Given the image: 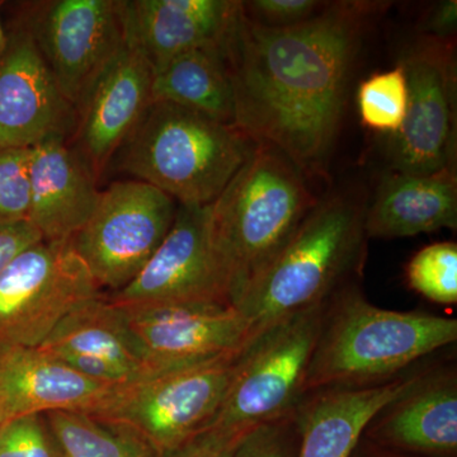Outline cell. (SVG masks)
Masks as SVG:
<instances>
[{
    "instance_id": "1",
    "label": "cell",
    "mask_w": 457,
    "mask_h": 457,
    "mask_svg": "<svg viewBox=\"0 0 457 457\" xmlns=\"http://www.w3.org/2000/svg\"><path fill=\"white\" fill-rule=\"evenodd\" d=\"M387 2H329L312 20L269 29L240 7L224 49L236 129L287 156L306 179L326 174L357 57Z\"/></svg>"
},
{
    "instance_id": "2",
    "label": "cell",
    "mask_w": 457,
    "mask_h": 457,
    "mask_svg": "<svg viewBox=\"0 0 457 457\" xmlns=\"http://www.w3.org/2000/svg\"><path fill=\"white\" fill-rule=\"evenodd\" d=\"M368 203L354 192L320 198L236 309L251 338L282 318L329 302L362 267Z\"/></svg>"
},
{
    "instance_id": "3",
    "label": "cell",
    "mask_w": 457,
    "mask_h": 457,
    "mask_svg": "<svg viewBox=\"0 0 457 457\" xmlns=\"http://www.w3.org/2000/svg\"><path fill=\"white\" fill-rule=\"evenodd\" d=\"M456 339V319L386 311L345 286L327 303L303 393L386 383Z\"/></svg>"
},
{
    "instance_id": "4",
    "label": "cell",
    "mask_w": 457,
    "mask_h": 457,
    "mask_svg": "<svg viewBox=\"0 0 457 457\" xmlns=\"http://www.w3.org/2000/svg\"><path fill=\"white\" fill-rule=\"evenodd\" d=\"M318 200L287 156L255 145L212 204L213 248L234 308Z\"/></svg>"
},
{
    "instance_id": "5",
    "label": "cell",
    "mask_w": 457,
    "mask_h": 457,
    "mask_svg": "<svg viewBox=\"0 0 457 457\" xmlns=\"http://www.w3.org/2000/svg\"><path fill=\"white\" fill-rule=\"evenodd\" d=\"M255 145L233 126L179 104L152 101L113 158L120 170L179 204H210Z\"/></svg>"
},
{
    "instance_id": "6",
    "label": "cell",
    "mask_w": 457,
    "mask_h": 457,
    "mask_svg": "<svg viewBox=\"0 0 457 457\" xmlns=\"http://www.w3.org/2000/svg\"><path fill=\"white\" fill-rule=\"evenodd\" d=\"M242 350L123 385L92 417L137 438L154 457H173L212 423Z\"/></svg>"
},
{
    "instance_id": "7",
    "label": "cell",
    "mask_w": 457,
    "mask_h": 457,
    "mask_svg": "<svg viewBox=\"0 0 457 457\" xmlns=\"http://www.w3.org/2000/svg\"><path fill=\"white\" fill-rule=\"evenodd\" d=\"M327 303L282 318L246 343L224 402L206 429L249 432L293 416L305 398L303 384Z\"/></svg>"
},
{
    "instance_id": "8",
    "label": "cell",
    "mask_w": 457,
    "mask_h": 457,
    "mask_svg": "<svg viewBox=\"0 0 457 457\" xmlns=\"http://www.w3.org/2000/svg\"><path fill=\"white\" fill-rule=\"evenodd\" d=\"M102 295L71 242L29 246L0 275V353L37 348L71 312Z\"/></svg>"
},
{
    "instance_id": "9",
    "label": "cell",
    "mask_w": 457,
    "mask_h": 457,
    "mask_svg": "<svg viewBox=\"0 0 457 457\" xmlns=\"http://www.w3.org/2000/svg\"><path fill=\"white\" fill-rule=\"evenodd\" d=\"M179 204L137 179L101 191L88 221L71 240L98 287L113 293L139 275L173 225Z\"/></svg>"
},
{
    "instance_id": "10",
    "label": "cell",
    "mask_w": 457,
    "mask_h": 457,
    "mask_svg": "<svg viewBox=\"0 0 457 457\" xmlns=\"http://www.w3.org/2000/svg\"><path fill=\"white\" fill-rule=\"evenodd\" d=\"M408 82V112L390 140L394 171L455 170L456 38L420 35L399 60Z\"/></svg>"
},
{
    "instance_id": "11",
    "label": "cell",
    "mask_w": 457,
    "mask_h": 457,
    "mask_svg": "<svg viewBox=\"0 0 457 457\" xmlns=\"http://www.w3.org/2000/svg\"><path fill=\"white\" fill-rule=\"evenodd\" d=\"M212 204H179L170 230L139 275L107 299L117 306H233L213 248Z\"/></svg>"
},
{
    "instance_id": "12",
    "label": "cell",
    "mask_w": 457,
    "mask_h": 457,
    "mask_svg": "<svg viewBox=\"0 0 457 457\" xmlns=\"http://www.w3.org/2000/svg\"><path fill=\"white\" fill-rule=\"evenodd\" d=\"M27 31L74 108L125 44L117 0L41 3Z\"/></svg>"
},
{
    "instance_id": "13",
    "label": "cell",
    "mask_w": 457,
    "mask_h": 457,
    "mask_svg": "<svg viewBox=\"0 0 457 457\" xmlns=\"http://www.w3.org/2000/svg\"><path fill=\"white\" fill-rule=\"evenodd\" d=\"M119 308L139 350L147 376L237 353L251 341L248 323L234 306Z\"/></svg>"
},
{
    "instance_id": "14",
    "label": "cell",
    "mask_w": 457,
    "mask_h": 457,
    "mask_svg": "<svg viewBox=\"0 0 457 457\" xmlns=\"http://www.w3.org/2000/svg\"><path fill=\"white\" fill-rule=\"evenodd\" d=\"M73 117L32 36L17 33L0 57V150L65 137Z\"/></svg>"
},
{
    "instance_id": "15",
    "label": "cell",
    "mask_w": 457,
    "mask_h": 457,
    "mask_svg": "<svg viewBox=\"0 0 457 457\" xmlns=\"http://www.w3.org/2000/svg\"><path fill=\"white\" fill-rule=\"evenodd\" d=\"M153 68L123 44L78 104V153L98 176L152 104Z\"/></svg>"
},
{
    "instance_id": "16",
    "label": "cell",
    "mask_w": 457,
    "mask_h": 457,
    "mask_svg": "<svg viewBox=\"0 0 457 457\" xmlns=\"http://www.w3.org/2000/svg\"><path fill=\"white\" fill-rule=\"evenodd\" d=\"M123 41L153 71L173 57L227 41L240 12L237 0H117Z\"/></svg>"
},
{
    "instance_id": "17",
    "label": "cell",
    "mask_w": 457,
    "mask_h": 457,
    "mask_svg": "<svg viewBox=\"0 0 457 457\" xmlns=\"http://www.w3.org/2000/svg\"><path fill=\"white\" fill-rule=\"evenodd\" d=\"M37 350L92 380L113 386L147 376L121 309L104 295L71 312Z\"/></svg>"
},
{
    "instance_id": "18",
    "label": "cell",
    "mask_w": 457,
    "mask_h": 457,
    "mask_svg": "<svg viewBox=\"0 0 457 457\" xmlns=\"http://www.w3.org/2000/svg\"><path fill=\"white\" fill-rule=\"evenodd\" d=\"M362 437L409 455L456 457V370L418 374L407 392L376 414Z\"/></svg>"
},
{
    "instance_id": "19",
    "label": "cell",
    "mask_w": 457,
    "mask_h": 457,
    "mask_svg": "<svg viewBox=\"0 0 457 457\" xmlns=\"http://www.w3.org/2000/svg\"><path fill=\"white\" fill-rule=\"evenodd\" d=\"M120 386L92 380L37 348L0 353V420L54 411L92 416Z\"/></svg>"
},
{
    "instance_id": "20",
    "label": "cell",
    "mask_w": 457,
    "mask_h": 457,
    "mask_svg": "<svg viewBox=\"0 0 457 457\" xmlns=\"http://www.w3.org/2000/svg\"><path fill=\"white\" fill-rule=\"evenodd\" d=\"M29 221L47 242H71L97 206L95 173L65 137H51L29 150Z\"/></svg>"
},
{
    "instance_id": "21",
    "label": "cell",
    "mask_w": 457,
    "mask_h": 457,
    "mask_svg": "<svg viewBox=\"0 0 457 457\" xmlns=\"http://www.w3.org/2000/svg\"><path fill=\"white\" fill-rule=\"evenodd\" d=\"M417 376L306 395L295 411L299 429L296 457H351L376 414L407 392Z\"/></svg>"
},
{
    "instance_id": "22",
    "label": "cell",
    "mask_w": 457,
    "mask_h": 457,
    "mask_svg": "<svg viewBox=\"0 0 457 457\" xmlns=\"http://www.w3.org/2000/svg\"><path fill=\"white\" fill-rule=\"evenodd\" d=\"M456 227V170L428 174L393 170L366 210L368 239L414 237Z\"/></svg>"
},
{
    "instance_id": "23",
    "label": "cell",
    "mask_w": 457,
    "mask_h": 457,
    "mask_svg": "<svg viewBox=\"0 0 457 457\" xmlns=\"http://www.w3.org/2000/svg\"><path fill=\"white\" fill-rule=\"evenodd\" d=\"M224 44L180 54L153 71V101L170 102L236 128Z\"/></svg>"
},
{
    "instance_id": "24",
    "label": "cell",
    "mask_w": 457,
    "mask_h": 457,
    "mask_svg": "<svg viewBox=\"0 0 457 457\" xmlns=\"http://www.w3.org/2000/svg\"><path fill=\"white\" fill-rule=\"evenodd\" d=\"M62 457H154L137 438L99 422L89 414H45Z\"/></svg>"
},
{
    "instance_id": "25",
    "label": "cell",
    "mask_w": 457,
    "mask_h": 457,
    "mask_svg": "<svg viewBox=\"0 0 457 457\" xmlns=\"http://www.w3.org/2000/svg\"><path fill=\"white\" fill-rule=\"evenodd\" d=\"M408 82L404 68H395L370 75L357 90L361 121L372 131L390 137L402 129L408 112Z\"/></svg>"
},
{
    "instance_id": "26",
    "label": "cell",
    "mask_w": 457,
    "mask_h": 457,
    "mask_svg": "<svg viewBox=\"0 0 457 457\" xmlns=\"http://www.w3.org/2000/svg\"><path fill=\"white\" fill-rule=\"evenodd\" d=\"M407 281L411 290L432 303L455 305L457 303V245L444 242L420 249L409 261Z\"/></svg>"
},
{
    "instance_id": "27",
    "label": "cell",
    "mask_w": 457,
    "mask_h": 457,
    "mask_svg": "<svg viewBox=\"0 0 457 457\" xmlns=\"http://www.w3.org/2000/svg\"><path fill=\"white\" fill-rule=\"evenodd\" d=\"M31 147L0 150V220H29Z\"/></svg>"
},
{
    "instance_id": "28",
    "label": "cell",
    "mask_w": 457,
    "mask_h": 457,
    "mask_svg": "<svg viewBox=\"0 0 457 457\" xmlns=\"http://www.w3.org/2000/svg\"><path fill=\"white\" fill-rule=\"evenodd\" d=\"M0 457H62L46 418H14L0 426Z\"/></svg>"
},
{
    "instance_id": "29",
    "label": "cell",
    "mask_w": 457,
    "mask_h": 457,
    "mask_svg": "<svg viewBox=\"0 0 457 457\" xmlns=\"http://www.w3.org/2000/svg\"><path fill=\"white\" fill-rule=\"evenodd\" d=\"M297 447L299 429L294 413L251 429L234 457H296Z\"/></svg>"
},
{
    "instance_id": "30",
    "label": "cell",
    "mask_w": 457,
    "mask_h": 457,
    "mask_svg": "<svg viewBox=\"0 0 457 457\" xmlns=\"http://www.w3.org/2000/svg\"><path fill=\"white\" fill-rule=\"evenodd\" d=\"M329 2L319 0H251L240 2L243 16L255 25L287 29L318 16Z\"/></svg>"
},
{
    "instance_id": "31",
    "label": "cell",
    "mask_w": 457,
    "mask_h": 457,
    "mask_svg": "<svg viewBox=\"0 0 457 457\" xmlns=\"http://www.w3.org/2000/svg\"><path fill=\"white\" fill-rule=\"evenodd\" d=\"M246 433L206 429L173 457H234Z\"/></svg>"
},
{
    "instance_id": "32",
    "label": "cell",
    "mask_w": 457,
    "mask_h": 457,
    "mask_svg": "<svg viewBox=\"0 0 457 457\" xmlns=\"http://www.w3.org/2000/svg\"><path fill=\"white\" fill-rule=\"evenodd\" d=\"M41 239L29 220H0V275L21 252Z\"/></svg>"
},
{
    "instance_id": "33",
    "label": "cell",
    "mask_w": 457,
    "mask_h": 457,
    "mask_svg": "<svg viewBox=\"0 0 457 457\" xmlns=\"http://www.w3.org/2000/svg\"><path fill=\"white\" fill-rule=\"evenodd\" d=\"M456 27L457 2L446 0V2L438 3L429 11L420 29H422V35L451 38L455 37Z\"/></svg>"
},
{
    "instance_id": "34",
    "label": "cell",
    "mask_w": 457,
    "mask_h": 457,
    "mask_svg": "<svg viewBox=\"0 0 457 457\" xmlns=\"http://www.w3.org/2000/svg\"><path fill=\"white\" fill-rule=\"evenodd\" d=\"M351 457H420L414 455H409V453H399V451H394L389 449H384V447L378 446V445L372 444L368 440L360 441L359 446L356 447L354 453H352Z\"/></svg>"
},
{
    "instance_id": "35",
    "label": "cell",
    "mask_w": 457,
    "mask_h": 457,
    "mask_svg": "<svg viewBox=\"0 0 457 457\" xmlns=\"http://www.w3.org/2000/svg\"><path fill=\"white\" fill-rule=\"evenodd\" d=\"M7 37H5L4 29H3L2 21H0V55H2L3 51H4L5 46H7Z\"/></svg>"
},
{
    "instance_id": "36",
    "label": "cell",
    "mask_w": 457,
    "mask_h": 457,
    "mask_svg": "<svg viewBox=\"0 0 457 457\" xmlns=\"http://www.w3.org/2000/svg\"><path fill=\"white\" fill-rule=\"evenodd\" d=\"M0 426H2V420H0Z\"/></svg>"
}]
</instances>
